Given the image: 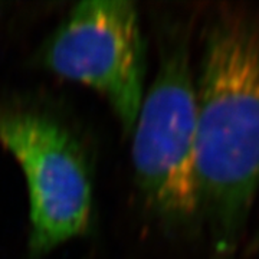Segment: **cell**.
<instances>
[{"label":"cell","mask_w":259,"mask_h":259,"mask_svg":"<svg viewBox=\"0 0 259 259\" xmlns=\"http://www.w3.org/2000/svg\"><path fill=\"white\" fill-rule=\"evenodd\" d=\"M196 81L189 44L170 39L131 130V160L150 209L170 225L200 216L196 170Z\"/></svg>","instance_id":"2"},{"label":"cell","mask_w":259,"mask_h":259,"mask_svg":"<svg viewBox=\"0 0 259 259\" xmlns=\"http://www.w3.org/2000/svg\"><path fill=\"white\" fill-rule=\"evenodd\" d=\"M196 170L216 253L239 245L259 189V26L219 12L206 35L196 82Z\"/></svg>","instance_id":"1"},{"label":"cell","mask_w":259,"mask_h":259,"mask_svg":"<svg viewBox=\"0 0 259 259\" xmlns=\"http://www.w3.org/2000/svg\"><path fill=\"white\" fill-rule=\"evenodd\" d=\"M0 144L25 175L32 256L82 235L93 214V182L68 128L42 112L0 107Z\"/></svg>","instance_id":"3"},{"label":"cell","mask_w":259,"mask_h":259,"mask_svg":"<svg viewBox=\"0 0 259 259\" xmlns=\"http://www.w3.org/2000/svg\"><path fill=\"white\" fill-rule=\"evenodd\" d=\"M42 59L51 72L102 95L131 133L146 94V47L134 3L75 5L48 39Z\"/></svg>","instance_id":"4"}]
</instances>
